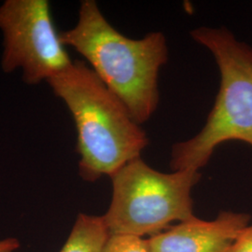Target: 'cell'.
I'll return each instance as SVG.
<instances>
[{
    "label": "cell",
    "instance_id": "obj_1",
    "mask_svg": "<svg viewBox=\"0 0 252 252\" xmlns=\"http://www.w3.org/2000/svg\"><path fill=\"white\" fill-rule=\"evenodd\" d=\"M64 46L73 48L113 92L140 126L149 121L160 101L159 73L168 60L162 32L140 39L123 35L102 14L94 0L81 3L75 27L60 33Z\"/></svg>",
    "mask_w": 252,
    "mask_h": 252
},
{
    "label": "cell",
    "instance_id": "obj_2",
    "mask_svg": "<svg viewBox=\"0 0 252 252\" xmlns=\"http://www.w3.org/2000/svg\"><path fill=\"white\" fill-rule=\"evenodd\" d=\"M48 83L72 115L83 180L94 182L104 175L110 177L140 157L150 142L146 132L86 63L73 61Z\"/></svg>",
    "mask_w": 252,
    "mask_h": 252
},
{
    "label": "cell",
    "instance_id": "obj_3",
    "mask_svg": "<svg viewBox=\"0 0 252 252\" xmlns=\"http://www.w3.org/2000/svg\"><path fill=\"white\" fill-rule=\"evenodd\" d=\"M190 36L213 55L220 84L202 130L173 145L170 165L174 171H199L224 142L241 141L252 147V47L226 27H197Z\"/></svg>",
    "mask_w": 252,
    "mask_h": 252
},
{
    "label": "cell",
    "instance_id": "obj_4",
    "mask_svg": "<svg viewBox=\"0 0 252 252\" xmlns=\"http://www.w3.org/2000/svg\"><path fill=\"white\" fill-rule=\"evenodd\" d=\"M110 179L111 203L102 216L110 235L153 236L173 221L195 217L190 193L201 179L197 170L162 173L139 157L127 162Z\"/></svg>",
    "mask_w": 252,
    "mask_h": 252
},
{
    "label": "cell",
    "instance_id": "obj_5",
    "mask_svg": "<svg viewBox=\"0 0 252 252\" xmlns=\"http://www.w3.org/2000/svg\"><path fill=\"white\" fill-rule=\"evenodd\" d=\"M0 30L4 37L2 69L18 68L27 84L49 81L73 61L56 31L46 0H7L0 6Z\"/></svg>",
    "mask_w": 252,
    "mask_h": 252
},
{
    "label": "cell",
    "instance_id": "obj_6",
    "mask_svg": "<svg viewBox=\"0 0 252 252\" xmlns=\"http://www.w3.org/2000/svg\"><path fill=\"white\" fill-rule=\"evenodd\" d=\"M248 213L223 211L213 220L196 217L146 239L150 252H228L250 225Z\"/></svg>",
    "mask_w": 252,
    "mask_h": 252
},
{
    "label": "cell",
    "instance_id": "obj_7",
    "mask_svg": "<svg viewBox=\"0 0 252 252\" xmlns=\"http://www.w3.org/2000/svg\"><path fill=\"white\" fill-rule=\"evenodd\" d=\"M109 236L103 217L80 214L60 252H103Z\"/></svg>",
    "mask_w": 252,
    "mask_h": 252
},
{
    "label": "cell",
    "instance_id": "obj_8",
    "mask_svg": "<svg viewBox=\"0 0 252 252\" xmlns=\"http://www.w3.org/2000/svg\"><path fill=\"white\" fill-rule=\"evenodd\" d=\"M103 252H150L146 240L132 235H110Z\"/></svg>",
    "mask_w": 252,
    "mask_h": 252
},
{
    "label": "cell",
    "instance_id": "obj_9",
    "mask_svg": "<svg viewBox=\"0 0 252 252\" xmlns=\"http://www.w3.org/2000/svg\"><path fill=\"white\" fill-rule=\"evenodd\" d=\"M228 252H252V224L244 229Z\"/></svg>",
    "mask_w": 252,
    "mask_h": 252
},
{
    "label": "cell",
    "instance_id": "obj_10",
    "mask_svg": "<svg viewBox=\"0 0 252 252\" xmlns=\"http://www.w3.org/2000/svg\"><path fill=\"white\" fill-rule=\"evenodd\" d=\"M20 248V242L16 238L0 240V252H14Z\"/></svg>",
    "mask_w": 252,
    "mask_h": 252
}]
</instances>
